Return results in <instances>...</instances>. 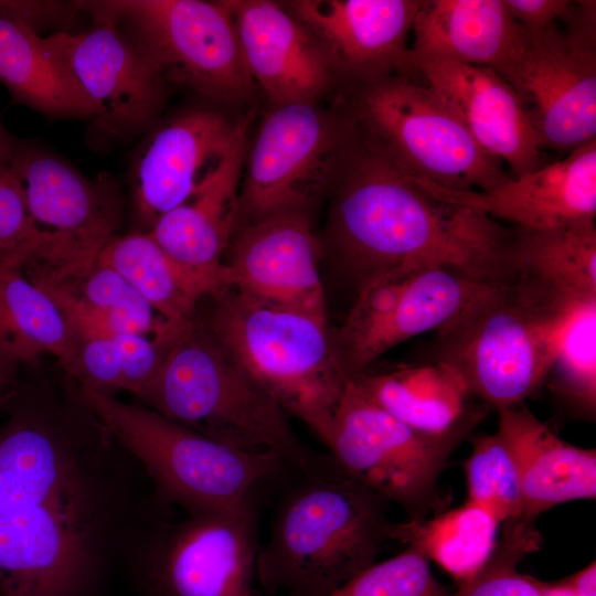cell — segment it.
Here are the masks:
<instances>
[{
	"instance_id": "d6986e66",
	"label": "cell",
	"mask_w": 596,
	"mask_h": 596,
	"mask_svg": "<svg viewBox=\"0 0 596 596\" xmlns=\"http://www.w3.org/2000/svg\"><path fill=\"white\" fill-rule=\"evenodd\" d=\"M242 120L233 123L214 109L195 108L177 115L149 136L130 172L136 210L148 231L215 172Z\"/></svg>"
},
{
	"instance_id": "ab89813d",
	"label": "cell",
	"mask_w": 596,
	"mask_h": 596,
	"mask_svg": "<svg viewBox=\"0 0 596 596\" xmlns=\"http://www.w3.org/2000/svg\"><path fill=\"white\" fill-rule=\"evenodd\" d=\"M511 15L528 36L543 33L570 19L577 1L570 0H504Z\"/></svg>"
},
{
	"instance_id": "8d00e7d4",
	"label": "cell",
	"mask_w": 596,
	"mask_h": 596,
	"mask_svg": "<svg viewBox=\"0 0 596 596\" xmlns=\"http://www.w3.org/2000/svg\"><path fill=\"white\" fill-rule=\"evenodd\" d=\"M70 286L104 313L117 333H156L163 322L161 317H155V310L117 270L98 260L86 276Z\"/></svg>"
},
{
	"instance_id": "4dcf8cb0",
	"label": "cell",
	"mask_w": 596,
	"mask_h": 596,
	"mask_svg": "<svg viewBox=\"0 0 596 596\" xmlns=\"http://www.w3.org/2000/svg\"><path fill=\"white\" fill-rule=\"evenodd\" d=\"M497 526L490 515L465 502L430 520L394 523L393 539L416 545L461 582L488 560L497 542Z\"/></svg>"
},
{
	"instance_id": "f6af8a7d",
	"label": "cell",
	"mask_w": 596,
	"mask_h": 596,
	"mask_svg": "<svg viewBox=\"0 0 596 596\" xmlns=\"http://www.w3.org/2000/svg\"><path fill=\"white\" fill-rule=\"evenodd\" d=\"M4 406H0V412L3 409Z\"/></svg>"
},
{
	"instance_id": "f35d334b",
	"label": "cell",
	"mask_w": 596,
	"mask_h": 596,
	"mask_svg": "<svg viewBox=\"0 0 596 596\" xmlns=\"http://www.w3.org/2000/svg\"><path fill=\"white\" fill-rule=\"evenodd\" d=\"M114 339L120 355L124 391L140 400L160 365L163 345L138 333H117Z\"/></svg>"
},
{
	"instance_id": "7c38bea8",
	"label": "cell",
	"mask_w": 596,
	"mask_h": 596,
	"mask_svg": "<svg viewBox=\"0 0 596 596\" xmlns=\"http://www.w3.org/2000/svg\"><path fill=\"white\" fill-rule=\"evenodd\" d=\"M565 24L528 36L504 79L522 102L541 150L567 155L596 139V2L577 1Z\"/></svg>"
},
{
	"instance_id": "52a82bcc",
	"label": "cell",
	"mask_w": 596,
	"mask_h": 596,
	"mask_svg": "<svg viewBox=\"0 0 596 596\" xmlns=\"http://www.w3.org/2000/svg\"><path fill=\"white\" fill-rule=\"evenodd\" d=\"M77 398L145 468L161 502L188 514L233 508L288 466L273 453H248L204 436L143 405L78 386Z\"/></svg>"
},
{
	"instance_id": "e575fe53",
	"label": "cell",
	"mask_w": 596,
	"mask_h": 596,
	"mask_svg": "<svg viewBox=\"0 0 596 596\" xmlns=\"http://www.w3.org/2000/svg\"><path fill=\"white\" fill-rule=\"evenodd\" d=\"M51 238L36 225L9 166L0 169V268L54 267Z\"/></svg>"
},
{
	"instance_id": "8992f818",
	"label": "cell",
	"mask_w": 596,
	"mask_h": 596,
	"mask_svg": "<svg viewBox=\"0 0 596 596\" xmlns=\"http://www.w3.org/2000/svg\"><path fill=\"white\" fill-rule=\"evenodd\" d=\"M210 297L202 323L288 416L326 444L351 380L328 322L257 304L231 289Z\"/></svg>"
},
{
	"instance_id": "44dd1931",
	"label": "cell",
	"mask_w": 596,
	"mask_h": 596,
	"mask_svg": "<svg viewBox=\"0 0 596 596\" xmlns=\"http://www.w3.org/2000/svg\"><path fill=\"white\" fill-rule=\"evenodd\" d=\"M227 3L247 73L275 106L316 104L339 78L322 46L286 6L268 0Z\"/></svg>"
},
{
	"instance_id": "9c48e42d",
	"label": "cell",
	"mask_w": 596,
	"mask_h": 596,
	"mask_svg": "<svg viewBox=\"0 0 596 596\" xmlns=\"http://www.w3.org/2000/svg\"><path fill=\"white\" fill-rule=\"evenodd\" d=\"M93 18L114 22L167 84L222 103L243 102L256 86L245 67L227 1H79Z\"/></svg>"
},
{
	"instance_id": "60d3db41",
	"label": "cell",
	"mask_w": 596,
	"mask_h": 596,
	"mask_svg": "<svg viewBox=\"0 0 596 596\" xmlns=\"http://www.w3.org/2000/svg\"><path fill=\"white\" fill-rule=\"evenodd\" d=\"M77 2L39 0H0V19L29 25H39L68 20L76 10Z\"/></svg>"
},
{
	"instance_id": "6da1fadb",
	"label": "cell",
	"mask_w": 596,
	"mask_h": 596,
	"mask_svg": "<svg viewBox=\"0 0 596 596\" xmlns=\"http://www.w3.org/2000/svg\"><path fill=\"white\" fill-rule=\"evenodd\" d=\"M0 430V596H81L105 546L104 488L38 406Z\"/></svg>"
},
{
	"instance_id": "cb8c5ba5",
	"label": "cell",
	"mask_w": 596,
	"mask_h": 596,
	"mask_svg": "<svg viewBox=\"0 0 596 596\" xmlns=\"http://www.w3.org/2000/svg\"><path fill=\"white\" fill-rule=\"evenodd\" d=\"M412 30V55L485 66L503 78L529 43L504 0H423Z\"/></svg>"
},
{
	"instance_id": "5bb4252c",
	"label": "cell",
	"mask_w": 596,
	"mask_h": 596,
	"mask_svg": "<svg viewBox=\"0 0 596 596\" xmlns=\"http://www.w3.org/2000/svg\"><path fill=\"white\" fill-rule=\"evenodd\" d=\"M498 283L444 266L401 268L373 278L359 288L343 324L333 332L350 377L396 344L441 328Z\"/></svg>"
},
{
	"instance_id": "484cf974",
	"label": "cell",
	"mask_w": 596,
	"mask_h": 596,
	"mask_svg": "<svg viewBox=\"0 0 596 596\" xmlns=\"http://www.w3.org/2000/svg\"><path fill=\"white\" fill-rule=\"evenodd\" d=\"M352 380L373 403L425 433H446L470 412L471 394L465 380L444 361L364 371Z\"/></svg>"
},
{
	"instance_id": "7bdbcfd3",
	"label": "cell",
	"mask_w": 596,
	"mask_h": 596,
	"mask_svg": "<svg viewBox=\"0 0 596 596\" xmlns=\"http://www.w3.org/2000/svg\"><path fill=\"white\" fill-rule=\"evenodd\" d=\"M20 361L0 343V406H6L15 392V374Z\"/></svg>"
},
{
	"instance_id": "5b68a950",
	"label": "cell",
	"mask_w": 596,
	"mask_h": 596,
	"mask_svg": "<svg viewBox=\"0 0 596 596\" xmlns=\"http://www.w3.org/2000/svg\"><path fill=\"white\" fill-rule=\"evenodd\" d=\"M575 302L520 276L498 283L437 329L434 360L497 409L522 403L547 380Z\"/></svg>"
},
{
	"instance_id": "836d02e7",
	"label": "cell",
	"mask_w": 596,
	"mask_h": 596,
	"mask_svg": "<svg viewBox=\"0 0 596 596\" xmlns=\"http://www.w3.org/2000/svg\"><path fill=\"white\" fill-rule=\"evenodd\" d=\"M542 542L533 521L522 518L504 522L503 533L486 563L459 582L449 596H542L535 578L518 571L519 562L539 550Z\"/></svg>"
},
{
	"instance_id": "603a6c76",
	"label": "cell",
	"mask_w": 596,
	"mask_h": 596,
	"mask_svg": "<svg viewBox=\"0 0 596 596\" xmlns=\"http://www.w3.org/2000/svg\"><path fill=\"white\" fill-rule=\"evenodd\" d=\"M253 114L243 117L234 143L215 172L183 204L167 212L148 234L213 296L236 230L237 205Z\"/></svg>"
},
{
	"instance_id": "277c9868",
	"label": "cell",
	"mask_w": 596,
	"mask_h": 596,
	"mask_svg": "<svg viewBox=\"0 0 596 596\" xmlns=\"http://www.w3.org/2000/svg\"><path fill=\"white\" fill-rule=\"evenodd\" d=\"M160 365L145 406L227 446L273 453L306 470L321 455L295 434L289 416L195 316L158 339Z\"/></svg>"
},
{
	"instance_id": "ba28073f",
	"label": "cell",
	"mask_w": 596,
	"mask_h": 596,
	"mask_svg": "<svg viewBox=\"0 0 596 596\" xmlns=\"http://www.w3.org/2000/svg\"><path fill=\"white\" fill-rule=\"evenodd\" d=\"M344 115L363 142L409 177L480 192L510 178L413 73L350 85Z\"/></svg>"
},
{
	"instance_id": "4316f807",
	"label": "cell",
	"mask_w": 596,
	"mask_h": 596,
	"mask_svg": "<svg viewBox=\"0 0 596 596\" xmlns=\"http://www.w3.org/2000/svg\"><path fill=\"white\" fill-rule=\"evenodd\" d=\"M504 255L514 276L568 300L596 299L595 221L543 231L512 226Z\"/></svg>"
},
{
	"instance_id": "8fae6325",
	"label": "cell",
	"mask_w": 596,
	"mask_h": 596,
	"mask_svg": "<svg viewBox=\"0 0 596 596\" xmlns=\"http://www.w3.org/2000/svg\"><path fill=\"white\" fill-rule=\"evenodd\" d=\"M352 138L344 114L307 103L276 106L247 152L236 228L277 214L308 213L333 185Z\"/></svg>"
},
{
	"instance_id": "7a4b0ae2",
	"label": "cell",
	"mask_w": 596,
	"mask_h": 596,
	"mask_svg": "<svg viewBox=\"0 0 596 596\" xmlns=\"http://www.w3.org/2000/svg\"><path fill=\"white\" fill-rule=\"evenodd\" d=\"M332 187L330 248L359 288L383 274L425 266L454 268L486 281L514 277L504 256L510 227L433 196L354 129Z\"/></svg>"
},
{
	"instance_id": "d4e9b609",
	"label": "cell",
	"mask_w": 596,
	"mask_h": 596,
	"mask_svg": "<svg viewBox=\"0 0 596 596\" xmlns=\"http://www.w3.org/2000/svg\"><path fill=\"white\" fill-rule=\"evenodd\" d=\"M498 433L515 462L522 493L521 518L596 496V451L557 437L522 403L499 408Z\"/></svg>"
},
{
	"instance_id": "30bf717a",
	"label": "cell",
	"mask_w": 596,
	"mask_h": 596,
	"mask_svg": "<svg viewBox=\"0 0 596 596\" xmlns=\"http://www.w3.org/2000/svg\"><path fill=\"white\" fill-rule=\"evenodd\" d=\"M482 416L470 411L446 433H425L373 403L351 379L324 445L345 473L422 520L448 458Z\"/></svg>"
},
{
	"instance_id": "9a60e30c",
	"label": "cell",
	"mask_w": 596,
	"mask_h": 596,
	"mask_svg": "<svg viewBox=\"0 0 596 596\" xmlns=\"http://www.w3.org/2000/svg\"><path fill=\"white\" fill-rule=\"evenodd\" d=\"M257 509L249 496L221 511L163 523L150 549L155 596H260L254 589Z\"/></svg>"
},
{
	"instance_id": "83f0119b",
	"label": "cell",
	"mask_w": 596,
	"mask_h": 596,
	"mask_svg": "<svg viewBox=\"0 0 596 596\" xmlns=\"http://www.w3.org/2000/svg\"><path fill=\"white\" fill-rule=\"evenodd\" d=\"M0 82L14 100L46 116L93 119V108L45 38L0 19Z\"/></svg>"
},
{
	"instance_id": "d6a6232c",
	"label": "cell",
	"mask_w": 596,
	"mask_h": 596,
	"mask_svg": "<svg viewBox=\"0 0 596 596\" xmlns=\"http://www.w3.org/2000/svg\"><path fill=\"white\" fill-rule=\"evenodd\" d=\"M465 464L466 503L480 509L498 524L521 518L522 493L515 462L501 435L476 437Z\"/></svg>"
},
{
	"instance_id": "1f68e13d",
	"label": "cell",
	"mask_w": 596,
	"mask_h": 596,
	"mask_svg": "<svg viewBox=\"0 0 596 596\" xmlns=\"http://www.w3.org/2000/svg\"><path fill=\"white\" fill-rule=\"evenodd\" d=\"M550 389L583 414L596 407V299L575 302L558 336Z\"/></svg>"
},
{
	"instance_id": "ffe728a7",
	"label": "cell",
	"mask_w": 596,
	"mask_h": 596,
	"mask_svg": "<svg viewBox=\"0 0 596 596\" xmlns=\"http://www.w3.org/2000/svg\"><path fill=\"white\" fill-rule=\"evenodd\" d=\"M423 0H295L286 8L350 85L408 67V34Z\"/></svg>"
},
{
	"instance_id": "3957f363",
	"label": "cell",
	"mask_w": 596,
	"mask_h": 596,
	"mask_svg": "<svg viewBox=\"0 0 596 596\" xmlns=\"http://www.w3.org/2000/svg\"><path fill=\"white\" fill-rule=\"evenodd\" d=\"M276 505L258 546L256 581L267 594L329 596L375 563L394 523L384 498L320 456Z\"/></svg>"
},
{
	"instance_id": "e0dca14e",
	"label": "cell",
	"mask_w": 596,
	"mask_h": 596,
	"mask_svg": "<svg viewBox=\"0 0 596 596\" xmlns=\"http://www.w3.org/2000/svg\"><path fill=\"white\" fill-rule=\"evenodd\" d=\"M320 257L308 213L273 215L235 230L221 266L220 287L328 322Z\"/></svg>"
},
{
	"instance_id": "d590c367",
	"label": "cell",
	"mask_w": 596,
	"mask_h": 596,
	"mask_svg": "<svg viewBox=\"0 0 596 596\" xmlns=\"http://www.w3.org/2000/svg\"><path fill=\"white\" fill-rule=\"evenodd\" d=\"M433 575L429 560L413 544L402 553L374 563L329 596H449Z\"/></svg>"
},
{
	"instance_id": "2e32d148",
	"label": "cell",
	"mask_w": 596,
	"mask_h": 596,
	"mask_svg": "<svg viewBox=\"0 0 596 596\" xmlns=\"http://www.w3.org/2000/svg\"><path fill=\"white\" fill-rule=\"evenodd\" d=\"M93 19L86 31H60L45 41L89 102L94 126L110 137H135L151 126L168 84L114 22Z\"/></svg>"
},
{
	"instance_id": "7402d4cb",
	"label": "cell",
	"mask_w": 596,
	"mask_h": 596,
	"mask_svg": "<svg viewBox=\"0 0 596 596\" xmlns=\"http://www.w3.org/2000/svg\"><path fill=\"white\" fill-rule=\"evenodd\" d=\"M413 179L437 199L478 210L525 231L595 221L596 139L560 160L510 177L489 191H456Z\"/></svg>"
},
{
	"instance_id": "ee69618b",
	"label": "cell",
	"mask_w": 596,
	"mask_h": 596,
	"mask_svg": "<svg viewBox=\"0 0 596 596\" xmlns=\"http://www.w3.org/2000/svg\"><path fill=\"white\" fill-rule=\"evenodd\" d=\"M15 145L12 137L0 125V169L9 166Z\"/></svg>"
},
{
	"instance_id": "f546056e",
	"label": "cell",
	"mask_w": 596,
	"mask_h": 596,
	"mask_svg": "<svg viewBox=\"0 0 596 596\" xmlns=\"http://www.w3.org/2000/svg\"><path fill=\"white\" fill-rule=\"evenodd\" d=\"M117 270L166 322L193 318L206 288L184 272L148 234L113 236L97 259Z\"/></svg>"
},
{
	"instance_id": "4fadbf2b",
	"label": "cell",
	"mask_w": 596,
	"mask_h": 596,
	"mask_svg": "<svg viewBox=\"0 0 596 596\" xmlns=\"http://www.w3.org/2000/svg\"><path fill=\"white\" fill-rule=\"evenodd\" d=\"M9 168L19 180L32 219L49 235L55 263L47 278L75 285L95 265L121 219L115 181L105 172L93 181L57 156L15 145Z\"/></svg>"
},
{
	"instance_id": "b9f144b4",
	"label": "cell",
	"mask_w": 596,
	"mask_h": 596,
	"mask_svg": "<svg viewBox=\"0 0 596 596\" xmlns=\"http://www.w3.org/2000/svg\"><path fill=\"white\" fill-rule=\"evenodd\" d=\"M535 583L542 596H596V564L593 561L583 570L557 582L535 578Z\"/></svg>"
},
{
	"instance_id": "74e56055",
	"label": "cell",
	"mask_w": 596,
	"mask_h": 596,
	"mask_svg": "<svg viewBox=\"0 0 596 596\" xmlns=\"http://www.w3.org/2000/svg\"><path fill=\"white\" fill-rule=\"evenodd\" d=\"M79 386L111 395L124 391L120 355L113 337L77 339L74 363L68 371Z\"/></svg>"
},
{
	"instance_id": "f1b7e54d",
	"label": "cell",
	"mask_w": 596,
	"mask_h": 596,
	"mask_svg": "<svg viewBox=\"0 0 596 596\" xmlns=\"http://www.w3.org/2000/svg\"><path fill=\"white\" fill-rule=\"evenodd\" d=\"M0 343L21 363L51 354L67 373L77 351L76 336L60 308L17 268H0Z\"/></svg>"
},
{
	"instance_id": "ac0fdd59",
	"label": "cell",
	"mask_w": 596,
	"mask_h": 596,
	"mask_svg": "<svg viewBox=\"0 0 596 596\" xmlns=\"http://www.w3.org/2000/svg\"><path fill=\"white\" fill-rule=\"evenodd\" d=\"M406 72L415 74L441 99L488 155L509 167L511 178L544 164L522 102L497 72L411 53Z\"/></svg>"
}]
</instances>
